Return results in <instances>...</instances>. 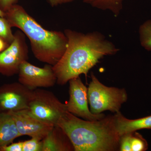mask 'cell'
<instances>
[{
  "instance_id": "obj_1",
  "label": "cell",
  "mask_w": 151,
  "mask_h": 151,
  "mask_svg": "<svg viewBox=\"0 0 151 151\" xmlns=\"http://www.w3.org/2000/svg\"><path fill=\"white\" fill-rule=\"evenodd\" d=\"M67 47L59 61L53 65L56 83L65 85L81 74L87 76L90 69L106 55H114L119 49L98 32L84 34L70 29L64 31Z\"/></svg>"
},
{
  "instance_id": "obj_2",
  "label": "cell",
  "mask_w": 151,
  "mask_h": 151,
  "mask_svg": "<svg viewBox=\"0 0 151 151\" xmlns=\"http://www.w3.org/2000/svg\"><path fill=\"white\" fill-rule=\"evenodd\" d=\"M56 125L67 135L74 151H119L120 137L115 127L114 115L89 121L67 111Z\"/></svg>"
},
{
  "instance_id": "obj_3",
  "label": "cell",
  "mask_w": 151,
  "mask_h": 151,
  "mask_svg": "<svg viewBox=\"0 0 151 151\" xmlns=\"http://www.w3.org/2000/svg\"><path fill=\"white\" fill-rule=\"evenodd\" d=\"M4 17L12 27L18 28L28 38L38 60L53 66L62 57L68 43L64 32L45 29L17 4L6 12Z\"/></svg>"
},
{
  "instance_id": "obj_4",
  "label": "cell",
  "mask_w": 151,
  "mask_h": 151,
  "mask_svg": "<svg viewBox=\"0 0 151 151\" xmlns=\"http://www.w3.org/2000/svg\"><path fill=\"white\" fill-rule=\"evenodd\" d=\"M87 88V95L90 111L100 114L108 111L113 113L120 112L122 105L128 100L126 89L108 87L100 82L93 73Z\"/></svg>"
},
{
  "instance_id": "obj_5",
  "label": "cell",
  "mask_w": 151,
  "mask_h": 151,
  "mask_svg": "<svg viewBox=\"0 0 151 151\" xmlns=\"http://www.w3.org/2000/svg\"><path fill=\"white\" fill-rule=\"evenodd\" d=\"M27 109L36 118L55 125L68 111L66 104L60 102L52 92L40 88L33 91Z\"/></svg>"
},
{
  "instance_id": "obj_6",
  "label": "cell",
  "mask_w": 151,
  "mask_h": 151,
  "mask_svg": "<svg viewBox=\"0 0 151 151\" xmlns=\"http://www.w3.org/2000/svg\"><path fill=\"white\" fill-rule=\"evenodd\" d=\"M14 35L12 43L0 52V74L5 76L18 74L22 63L29 58L28 47L24 34L19 29Z\"/></svg>"
},
{
  "instance_id": "obj_7",
  "label": "cell",
  "mask_w": 151,
  "mask_h": 151,
  "mask_svg": "<svg viewBox=\"0 0 151 151\" xmlns=\"http://www.w3.org/2000/svg\"><path fill=\"white\" fill-rule=\"evenodd\" d=\"M52 65L46 64L43 67H37L28 62L22 63L18 73L20 83L30 90L52 87L57 82Z\"/></svg>"
},
{
  "instance_id": "obj_8",
  "label": "cell",
  "mask_w": 151,
  "mask_h": 151,
  "mask_svg": "<svg viewBox=\"0 0 151 151\" xmlns=\"http://www.w3.org/2000/svg\"><path fill=\"white\" fill-rule=\"evenodd\" d=\"M69 99L65 103L67 111L84 120L94 121L105 117L103 113L94 114L88 106L87 88L79 76L69 80Z\"/></svg>"
},
{
  "instance_id": "obj_9",
  "label": "cell",
  "mask_w": 151,
  "mask_h": 151,
  "mask_svg": "<svg viewBox=\"0 0 151 151\" xmlns=\"http://www.w3.org/2000/svg\"><path fill=\"white\" fill-rule=\"evenodd\" d=\"M33 91L19 82L0 86V112L11 113L28 109Z\"/></svg>"
},
{
  "instance_id": "obj_10",
  "label": "cell",
  "mask_w": 151,
  "mask_h": 151,
  "mask_svg": "<svg viewBox=\"0 0 151 151\" xmlns=\"http://www.w3.org/2000/svg\"><path fill=\"white\" fill-rule=\"evenodd\" d=\"M10 113L21 137L27 136L42 140L55 126L36 118L29 112L28 109Z\"/></svg>"
},
{
  "instance_id": "obj_11",
  "label": "cell",
  "mask_w": 151,
  "mask_h": 151,
  "mask_svg": "<svg viewBox=\"0 0 151 151\" xmlns=\"http://www.w3.org/2000/svg\"><path fill=\"white\" fill-rule=\"evenodd\" d=\"M42 151H74L72 143L63 130L58 125L42 140Z\"/></svg>"
},
{
  "instance_id": "obj_12",
  "label": "cell",
  "mask_w": 151,
  "mask_h": 151,
  "mask_svg": "<svg viewBox=\"0 0 151 151\" xmlns=\"http://www.w3.org/2000/svg\"><path fill=\"white\" fill-rule=\"evenodd\" d=\"M114 117L116 131L120 137L138 130L151 129V115L132 120L127 119L119 112L115 113Z\"/></svg>"
},
{
  "instance_id": "obj_13",
  "label": "cell",
  "mask_w": 151,
  "mask_h": 151,
  "mask_svg": "<svg viewBox=\"0 0 151 151\" xmlns=\"http://www.w3.org/2000/svg\"><path fill=\"white\" fill-rule=\"evenodd\" d=\"M20 137L11 113L0 112V150Z\"/></svg>"
},
{
  "instance_id": "obj_14",
  "label": "cell",
  "mask_w": 151,
  "mask_h": 151,
  "mask_svg": "<svg viewBox=\"0 0 151 151\" xmlns=\"http://www.w3.org/2000/svg\"><path fill=\"white\" fill-rule=\"evenodd\" d=\"M83 2L95 8L111 11L116 17L123 9V0H83Z\"/></svg>"
},
{
  "instance_id": "obj_15",
  "label": "cell",
  "mask_w": 151,
  "mask_h": 151,
  "mask_svg": "<svg viewBox=\"0 0 151 151\" xmlns=\"http://www.w3.org/2000/svg\"><path fill=\"white\" fill-rule=\"evenodd\" d=\"M139 31L141 45L146 50L151 51V20L141 25Z\"/></svg>"
},
{
  "instance_id": "obj_16",
  "label": "cell",
  "mask_w": 151,
  "mask_h": 151,
  "mask_svg": "<svg viewBox=\"0 0 151 151\" xmlns=\"http://www.w3.org/2000/svg\"><path fill=\"white\" fill-rule=\"evenodd\" d=\"M12 27L5 17H0V37L7 43L11 44L14 38Z\"/></svg>"
},
{
  "instance_id": "obj_17",
  "label": "cell",
  "mask_w": 151,
  "mask_h": 151,
  "mask_svg": "<svg viewBox=\"0 0 151 151\" xmlns=\"http://www.w3.org/2000/svg\"><path fill=\"white\" fill-rule=\"evenodd\" d=\"M131 146V151H145L148 149L147 141L137 132L132 133Z\"/></svg>"
},
{
  "instance_id": "obj_18",
  "label": "cell",
  "mask_w": 151,
  "mask_h": 151,
  "mask_svg": "<svg viewBox=\"0 0 151 151\" xmlns=\"http://www.w3.org/2000/svg\"><path fill=\"white\" fill-rule=\"evenodd\" d=\"M42 140L37 138L32 137L23 142V151H42Z\"/></svg>"
},
{
  "instance_id": "obj_19",
  "label": "cell",
  "mask_w": 151,
  "mask_h": 151,
  "mask_svg": "<svg viewBox=\"0 0 151 151\" xmlns=\"http://www.w3.org/2000/svg\"><path fill=\"white\" fill-rule=\"evenodd\" d=\"M132 133H128L120 137L119 151H131V138Z\"/></svg>"
},
{
  "instance_id": "obj_20",
  "label": "cell",
  "mask_w": 151,
  "mask_h": 151,
  "mask_svg": "<svg viewBox=\"0 0 151 151\" xmlns=\"http://www.w3.org/2000/svg\"><path fill=\"white\" fill-rule=\"evenodd\" d=\"M23 142L12 143L8 145L3 147L0 151H23Z\"/></svg>"
},
{
  "instance_id": "obj_21",
  "label": "cell",
  "mask_w": 151,
  "mask_h": 151,
  "mask_svg": "<svg viewBox=\"0 0 151 151\" xmlns=\"http://www.w3.org/2000/svg\"><path fill=\"white\" fill-rule=\"evenodd\" d=\"M19 0H0V9L5 13L13 6L17 4Z\"/></svg>"
},
{
  "instance_id": "obj_22",
  "label": "cell",
  "mask_w": 151,
  "mask_h": 151,
  "mask_svg": "<svg viewBox=\"0 0 151 151\" xmlns=\"http://www.w3.org/2000/svg\"><path fill=\"white\" fill-rule=\"evenodd\" d=\"M50 6L52 7L57 6L64 4H68L76 0H46Z\"/></svg>"
},
{
  "instance_id": "obj_23",
  "label": "cell",
  "mask_w": 151,
  "mask_h": 151,
  "mask_svg": "<svg viewBox=\"0 0 151 151\" xmlns=\"http://www.w3.org/2000/svg\"><path fill=\"white\" fill-rule=\"evenodd\" d=\"M10 45L7 43L2 39L0 37V52L4 51L6 48H7Z\"/></svg>"
},
{
  "instance_id": "obj_24",
  "label": "cell",
  "mask_w": 151,
  "mask_h": 151,
  "mask_svg": "<svg viewBox=\"0 0 151 151\" xmlns=\"http://www.w3.org/2000/svg\"><path fill=\"white\" fill-rule=\"evenodd\" d=\"M5 14V13L4 12H3V11L0 9V17H4Z\"/></svg>"
}]
</instances>
